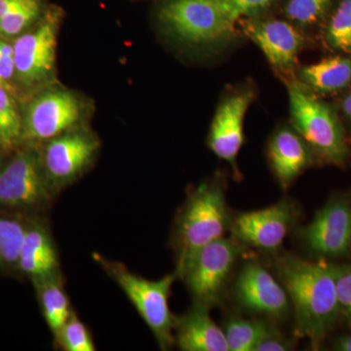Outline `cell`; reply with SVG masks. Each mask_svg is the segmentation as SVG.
<instances>
[{
  "mask_svg": "<svg viewBox=\"0 0 351 351\" xmlns=\"http://www.w3.org/2000/svg\"><path fill=\"white\" fill-rule=\"evenodd\" d=\"M276 269L294 308L295 332L317 346L339 314L332 265L289 255L277 261Z\"/></svg>",
  "mask_w": 351,
  "mask_h": 351,
  "instance_id": "cell-1",
  "label": "cell"
},
{
  "mask_svg": "<svg viewBox=\"0 0 351 351\" xmlns=\"http://www.w3.org/2000/svg\"><path fill=\"white\" fill-rule=\"evenodd\" d=\"M230 225L223 189L219 184H200L189 195L176 225L177 276L200 249L223 239Z\"/></svg>",
  "mask_w": 351,
  "mask_h": 351,
  "instance_id": "cell-2",
  "label": "cell"
},
{
  "mask_svg": "<svg viewBox=\"0 0 351 351\" xmlns=\"http://www.w3.org/2000/svg\"><path fill=\"white\" fill-rule=\"evenodd\" d=\"M93 257L125 293L159 346L166 350L174 345L176 317L170 311L169 295L177 274H168L158 280H149L136 276L122 263L112 262L97 254Z\"/></svg>",
  "mask_w": 351,
  "mask_h": 351,
  "instance_id": "cell-3",
  "label": "cell"
},
{
  "mask_svg": "<svg viewBox=\"0 0 351 351\" xmlns=\"http://www.w3.org/2000/svg\"><path fill=\"white\" fill-rule=\"evenodd\" d=\"M158 19L171 36L197 46L232 40L235 24L219 0H162Z\"/></svg>",
  "mask_w": 351,
  "mask_h": 351,
  "instance_id": "cell-4",
  "label": "cell"
},
{
  "mask_svg": "<svg viewBox=\"0 0 351 351\" xmlns=\"http://www.w3.org/2000/svg\"><path fill=\"white\" fill-rule=\"evenodd\" d=\"M291 121L311 149L328 162L339 164L348 156L345 133L336 113L300 82L288 84Z\"/></svg>",
  "mask_w": 351,
  "mask_h": 351,
  "instance_id": "cell-5",
  "label": "cell"
},
{
  "mask_svg": "<svg viewBox=\"0 0 351 351\" xmlns=\"http://www.w3.org/2000/svg\"><path fill=\"white\" fill-rule=\"evenodd\" d=\"M234 239L216 240L200 249L178 277L186 283L195 304L211 308L221 302L233 267L241 254Z\"/></svg>",
  "mask_w": 351,
  "mask_h": 351,
  "instance_id": "cell-6",
  "label": "cell"
},
{
  "mask_svg": "<svg viewBox=\"0 0 351 351\" xmlns=\"http://www.w3.org/2000/svg\"><path fill=\"white\" fill-rule=\"evenodd\" d=\"M0 168V209L31 211L51 199L52 184L43 159L31 147H19Z\"/></svg>",
  "mask_w": 351,
  "mask_h": 351,
  "instance_id": "cell-7",
  "label": "cell"
},
{
  "mask_svg": "<svg viewBox=\"0 0 351 351\" xmlns=\"http://www.w3.org/2000/svg\"><path fill=\"white\" fill-rule=\"evenodd\" d=\"M60 14L55 9L44 13L38 25L27 29L13 44L15 82L25 89L47 82L56 60Z\"/></svg>",
  "mask_w": 351,
  "mask_h": 351,
  "instance_id": "cell-8",
  "label": "cell"
},
{
  "mask_svg": "<svg viewBox=\"0 0 351 351\" xmlns=\"http://www.w3.org/2000/svg\"><path fill=\"white\" fill-rule=\"evenodd\" d=\"M75 95L55 90L32 99L23 115V143L49 141L69 130L82 117Z\"/></svg>",
  "mask_w": 351,
  "mask_h": 351,
  "instance_id": "cell-9",
  "label": "cell"
},
{
  "mask_svg": "<svg viewBox=\"0 0 351 351\" xmlns=\"http://www.w3.org/2000/svg\"><path fill=\"white\" fill-rule=\"evenodd\" d=\"M295 212L288 201L240 214L232 221L233 239L240 244L265 251H276L282 246L294 223Z\"/></svg>",
  "mask_w": 351,
  "mask_h": 351,
  "instance_id": "cell-10",
  "label": "cell"
},
{
  "mask_svg": "<svg viewBox=\"0 0 351 351\" xmlns=\"http://www.w3.org/2000/svg\"><path fill=\"white\" fill-rule=\"evenodd\" d=\"M306 248L321 257L345 256L351 246L350 204L335 197L300 232Z\"/></svg>",
  "mask_w": 351,
  "mask_h": 351,
  "instance_id": "cell-11",
  "label": "cell"
},
{
  "mask_svg": "<svg viewBox=\"0 0 351 351\" xmlns=\"http://www.w3.org/2000/svg\"><path fill=\"white\" fill-rule=\"evenodd\" d=\"M99 147L98 140L86 132H64L51 138L41 156L51 184L75 180L93 160Z\"/></svg>",
  "mask_w": 351,
  "mask_h": 351,
  "instance_id": "cell-12",
  "label": "cell"
},
{
  "mask_svg": "<svg viewBox=\"0 0 351 351\" xmlns=\"http://www.w3.org/2000/svg\"><path fill=\"white\" fill-rule=\"evenodd\" d=\"M237 302L251 313L282 317L290 308V300L282 284L258 263H247L234 285Z\"/></svg>",
  "mask_w": 351,
  "mask_h": 351,
  "instance_id": "cell-13",
  "label": "cell"
},
{
  "mask_svg": "<svg viewBox=\"0 0 351 351\" xmlns=\"http://www.w3.org/2000/svg\"><path fill=\"white\" fill-rule=\"evenodd\" d=\"M252 90H240L223 99L215 113L208 145L212 152L232 165L244 142L245 114L253 101Z\"/></svg>",
  "mask_w": 351,
  "mask_h": 351,
  "instance_id": "cell-14",
  "label": "cell"
},
{
  "mask_svg": "<svg viewBox=\"0 0 351 351\" xmlns=\"http://www.w3.org/2000/svg\"><path fill=\"white\" fill-rule=\"evenodd\" d=\"M243 27L274 69L282 73L294 69L304 38L293 25L280 20H249Z\"/></svg>",
  "mask_w": 351,
  "mask_h": 351,
  "instance_id": "cell-15",
  "label": "cell"
},
{
  "mask_svg": "<svg viewBox=\"0 0 351 351\" xmlns=\"http://www.w3.org/2000/svg\"><path fill=\"white\" fill-rule=\"evenodd\" d=\"M174 334L182 351H230L225 331L212 319L209 308L199 304L176 317Z\"/></svg>",
  "mask_w": 351,
  "mask_h": 351,
  "instance_id": "cell-16",
  "label": "cell"
},
{
  "mask_svg": "<svg viewBox=\"0 0 351 351\" xmlns=\"http://www.w3.org/2000/svg\"><path fill=\"white\" fill-rule=\"evenodd\" d=\"M17 270L31 280L59 272V258L54 242L47 228L39 221L25 223Z\"/></svg>",
  "mask_w": 351,
  "mask_h": 351,
  "instance_id": "cell-17",
  "label": "cell"
},
{
  "mask_svg": "<svg viewBox=\"0 0 351 351\" xmlns=\"http://www.w3.org/2000/svg\"><path fill=\"white\" fill-rule=\"evenodd\" d=\"M269 158L277 180L288 188L311 164V147L297 131L282 128L270 140Z\"/></svg>",
  "mask_w": 351,
  "mask_h": 351,
  "instance_id": "cell-18",
  "label": "cell"
},
{
  "mask_svg": "<svg viewBox=\"0 0 351 351\" xmlns=\"http://www.w3.org/2000/svg\"><path fill=\"white\" fill-rule=\"evenodd\" d=\"M36 287L39 306L48 327L56 337L71 317V306L59 272L32 280Z\"/></svg>",
  "mask_w": 351,
  "mask_h": 351,
  "instance_id": "cell-19",
  "label": "cell"
},
{
  "mask_svg": "<svg viewBox=\"0 0 351 351\" xmlns=\"http://www.w3.org/2000/svg\"><path fill=\"white\" fill-rule=\"evenodd\" d=\"M302 82L319 93H332L350 84L351 59L332 57L304 66L300 73Z\"/></svg>",
  "mask_w": 351,
  "mask_h": 351,
  "instance_id": "cell-20",
  "label": "cell"
},
{
  "mask_svg": "<svg viewBox=\"0 0 351 351\" xmlns=\"http://www.w3.org/2000/svg\"><path fill=\"white\" fill-rule=\"evenodd\" d=\"M223 331L230 351H255L261 341L276 329L265 320L232 318Z\"/></svg>",
  "mask_w": 351,
  "mask_h": 351,
  "instance_id": "cell-21",
  "label": "cell"
},
{
  "mask_svg": "<svg viewBox=\"0 0 351 351\" xmlns=\"http://www.w3.org/2000/svg\"><path fill=\"white\" fill-rule=\"evenodd\" d=\"M23 145V115L12 94L0 86V151L15 152Z\"/></svg>",
  "mask_w": 351,
  "mask_h": 351,
  "instance_id": "cell-22",
  "label": "cell"
},
{
  "mask_svg": "<svg viewBox=\"0 0 351 351\" xmlns=\"http://www.w3.org/2000/svg\"><path fill=\"white\" fill-rule=\"evenodd\" d=\"M25 230L22 219L0 214V272L17 269Z\"/></svg>",
  "mask_w": 351,
  "mask_h": 351,
  "instance_id": "cell-23",
  "label": "cell"
},
{
  "mask_svg": "<svg viewBox=\"0 0 351 351\" xmlns=\"http://www.w3.org/2000/svg\"><path fill=\"white\" fill-rule=\"evenodd\" d=\"M43 0H29L12 12L0 18V38H18L41 19Z\"/></svg>",
  "mask_w": 351,
  "mask_h": 351,
  "instance_id": "cell-24",
  "label": "cell"
},
{
  "mask_svg": "<svg viewBox=\"0 0 351 351\" xmlns=\"http://www.w3.org/2000/svg\"><path fill=\"white\" fill-rule=\"evenodd\" d=\"M326 40L335 49L351 54V0H341L328 25Z\"/></svg>",
  "mask_w": 351,
  "mask_h": 351,
  "instance_id": "cell-25",
  "label": "cell"
},
{
  "mask_svg": "<svg viewBox=\"0 0 351 351\" xmlns=\"http://www.w3.org/2000/svg\"><path fill=\"white\" fill-rule=\"evenodd\" d=\"M55 339L66 351H95L93 339L84 323L73 313Z\"/></svg>",
  "mask_w": 351,
  "mask_h": 351,
  "instance_id": "cell-26",
  "label": "cell"
},
{
  "mask_svg": "<svg viewBox=\"0 0 351 351\" xmlns=\"http://www.w3.org/2000/svg\"><path fill=\"white\" fill-rule=\"evenodd\" d=\"M330 3L331 0H289L285 13L297 24L313 25L324 16Z\"/></svg>",
  "mask_w": 351,
  "mask_h": 351,
  "instance_id": "cell-27",
  "label": "cell"
},
{
  "mask_svg": "<svg viewBox=\"0 0 351 351\" xmlns=\"http://www.w3.org/2000/svg\"><path fill=\"white\" fill-rule=\"evenodd\" d=\"M332 269L339 313H343L351 324V265H332Z\"/></svg>",
  "mask_w": 351,
  "mask_h": 351,
  "instance_id": "cell-28",
  "label": "cell"
},
{
  "mask_svg": "<svg viewBox=\"0 0 351 351\" xmlns=\"http://www.w3.org/2000/svg\"><path fill=\"white\" fill-rule=\"evenodd\" d=\"M233 22L244 16H253L269 8L277 0H219Z\"/></svg>",
  "mask_w": 351,
  "mask_h": 351,
  "instance_id": "cell-29",
  "label": "cell"
},
{
  "mask_svg": "<svg viewBox=\"0 0 351 351\" xmlns=\"http://www.w3.org/2000/svg\"><path fill=\"white\" fill-rule=\"evenodd\" d=\"M15 73L13 45L0 39V80L7 91L12 95L16 93L13 85L15 82Z\"/></svg>",
  "mask_w": 351,
  "mask_h": 351,
  "instance_id": "cell-30",
  "label": "cell"
},
{
  "mask_svg": "<svg viewBox=\"0 0 351 351\" xmlns=\"http://www.w3.org/2000/svg\"><path fill=\"white\" fill-rule=\"evenodd\" d=\"M291 348L292 346L287 339L283 338L276 330L261 341L255 351H285L291 350Z\"/></svg>",
  "mask_w": 351,
  "mask_h": 351,
  "instance_id": "cell-31",
  "label": "cell"
},
{
  "mask_svg": "<svg viewBox=\"0 0 351 351\" xmlns=\"http://www.w3.org/2000/svg\"><path fill=\"white\" fill-rule=\"evenodd\" d=\"M334 348L339 351H351V335H346L337 339Z\"/></svg>",
  "mask_w": 351,
  "mask_h": 351,
  "instance_id": "cell-32",
  "label": "cell"
},
{
  "mask_svg": "<svg viewBox=\"0 0 351 351\" xmlns=\"http://www.w3.org/2000/svg\"><path fill=\"white\" fill-rule=\"evenodd\" d=\"M343 112H345L348 119L351 120V92L343 101Z\"/></svg>",
  "mask_w": 351,
  "mask_h": 351,
  "instance_id": "cell-33",
  "label": "cell"
},
{
  "mask_svg": "<svg viewBox=\"0 0 351 351\" xmlns=\"http://www.w3.org/2000/svg\"><path fill=\"white\" fill-rule=\"evenodd\" d=\"M2 154H3V152L0 151V168H1L2 165H3V163H2Z\"/></svg>",
  "mask_w": 351,
  "mask_h": 351,
  "instance_id": "cell-34",
  "label": "cell"
},
{
  "mask_svg": "<svg viewBox=\"0 0 351 351\" xmlns=\"http://www.w3.org/2000/svg\"><path fill=\"white\" fill-rule=\"evenodd\" d=\"M0 86L4 88V85H3V83H2L1 80H0ZM4 89H5V88H4Z\"/></svg>",
  "mask_w": 351,
  "mask_h": 351,
  "instance_id": "cell-35",
  "label": "cell"
},
{
  "mask_svg": "<svg viewBox=\"0 0 351 351\" xmlns=\"http://www.w3.org/2000/svg\"><path fill=\"white\" fill-rule=\"evenodd\" d=\"M350 221H351V205H350Z\"/></svg>",
  "mask_w": 351,
  "mask_h": 351,
  "instance_id": "cell-36",
  "label": "cell"
}]
</instances>
